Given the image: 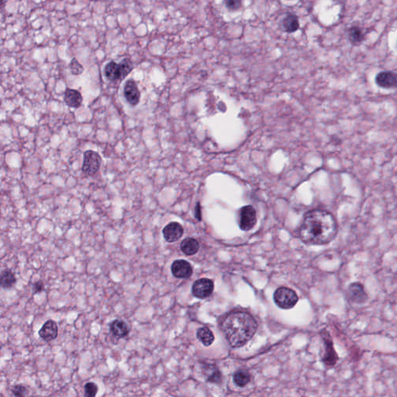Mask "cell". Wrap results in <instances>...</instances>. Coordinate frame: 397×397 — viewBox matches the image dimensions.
Returning <instances> with one entry per match:
<instances>
[{
  "instance_id": "obj_13",
  "label": "cell",
  "mask_w": 397,
  "mask_h": 397,
  "mask_svg": "<svg viewBox=\"0 0 397 397\" xmlns=\"http://www.w3.org/2000/svg\"><path fill=\"white\" fill-rule=\"evenodd\" d=\"M376 84L384 89H397V73L390 71H384L377 74Z\"/></svg>"
},
{
  "instance_id": "obj_15",
  "label": "cell",
  "mask_w": 397,
  "mask_h": 397,
  "mask_svg": "<svg viewBox=\"0 0 397 397\" xmlns=\"http://www.w3.org/2000/svg\"><path fill=\"white\" fill-rule=\"evenodd\" d=\"M64 100L68 107L71 108L77 109L79 108L83 104V98L80 92L78 90L67 89L65 92Z\"/></svg>"
},
{
  "instance_id": "obj_8",
  "label": "cell",
  "mask_w": 397,
  "mask_h": 397,
  "mask_svg": "<svg viewBox=\"0 0 397 397\" xmlns=\"http://www.w3.org/2000/svg\"><path fill=\"white\" fill-rule=\"evenodd\" d=\"M214 289V282L207 278H200L193 283L192 292L193 296L199 299H205L213 293Z\"/></svg>"
},
{
  "instance_id": "obj_16",
  "label": "cell",
  "mask_w": 397,
  "mask_h": 397,
  "mask_svg": "<svg viewBox=\"0 0 397 397\" xmlns=\"http://www.w3.org/2000/svg\"><path fill=\"white\" fill-rule=\"evenodd\" d=\"M110 331L116 338H123L129 334V325L122 320H115L110 324Z\"/></svg>"
},
{
  "instance_id": "obj_9",
  "label": "cell",
  "mask_w": 397,
  "mask_h": 397,
  "mask_svg": "<svg viewBox=\"0 0 397 397\" xmlns=\"http://www.w3.org/2000/svg\"><path fill=\"white\" fill-rule=\"evenodd\" d=\"M348 298L355 304H363L367 302L369 296L365 289L364 285L361 282H352L348 288Z\"/></svg>"
},
{
  "instance_id": "obj_30",
  "label": "cell",
  "mask_w": 397,
  "mask_h": 397,
  "mask_svg": "<svg viewBox=\"0 0 397 397\" xmlns=\"http://www.w3.org/2000/svg\"><path fill=\"white\" fill-rule=\"evenodd\" d=\"M90 1H98V0H90Z\"/></svg>"
},
{
  "instance_id": "obj_19",
  "label": "cell",
  "mask_w": 397,
  "mask_h": 397,
  "mask_svg": "<svg viewBox=\"0 0 397 397\" xmlns=\"http://www.w3.org/2000/svg\"><path fill=\"white\" fill-rule=\"evenodd\" d=\"M196 336L205 346H210L214 343V334L212 332L211 330L209 329L208 327H203L199 328L196 333Z\"/></svg>"
},
{
  "instance_id": "obj_25",
  "label": "cell",
  "mask_w": 397,
  "mask_h": 397,
  "mask_svg": "<svg viewBox=\"0 0 397 397\" xmlns=\"http://www.w3.org/2000/svg\"><path fill=\"white\" fill-rule=\"evenodd\" d=\"M98 387L94 383H88L85 385V396L88 397H93L97 396L98 393Z\"/></svg>"
},
{
  "instance_id": "obj_26",
  "label": "cell",
  "mask_w": 397,
  "mask_h": 397,
  "mask_svg": "<svg viewBox=\"0 0 397 397\" xmlns=\"http://www.w3.org/2000/svg\"><path fill=\"white\" fill-rule=\"evenodd\" d=\"M224 4L229 10H239L242 6V0H224Z\"/></svg>"
},
{
  "instance_id": "obj_20",
  "label": "cell",
  "mask_w": 397,
  "mask_h": 397,
  "mask_svg": "<svg viewBox=\"0 0 397 397\" xmlns=\"http://www.w3.org/2000/svg\"><path fill=\"white\" fill-rule=\"evenodd\" d=\"M1 285L4 289H10L16 282L14 273L10 269H3L1 272Z\"/></svg>"
},
{
  "instance_id": "obj_4",
  "label": "cell",
  "mask_w": 397,
  "mask_h": 397,
  "mask_svg": "<svg viewBox=\"0 0 397 397\" xmlns=\"http://www.w3.org/2000/svg\"><path fill=\"white\" fill-rule=\"evenodd\" d=\"M273 297L275 304L284 310L292 309L299 300L296 292L287 287H279L275 290Z\"/></svg>"
},
{
  "instance_id": "obj_1",
  "label": "cell",
  "mask_w": 397,
  "mask_h": 397,
  "mask_svg": "<svg viewBox=\"0 0 397 397\" xmlns=\"http://www.w3.org/2000/svg\"><path fill=\"white\" fill-rule=\"evenodd\" d=\"M336 219L331 213L315 209L306 213L299 228L301 241L308 245H324L332 242L338 234Z\"/></svg>"
},
{
  "instance_id": "obj_29",
  "label": "cell",
  "mask_w": 397,
  "mask_h": 397,
  "mask_svg": "<svg viewBox=\"0 0 397 397\" xmlns=\"http://www.w3.org/2000/svg\"><path fill=\"white\" fill-rule=\"evenodd\" d=\"M196 217L199 221L201 220V209H200V203H198L197 207H196Z\"/></svg>"
},
{
  "instance_id": "obj_6",
  "label": "cell",
  "mask_w": 397,
  "mask_h": 397,
  "mask_svg": "<svg viewBox=\"0 0 397 397\" xmlns=\"http://www.w3.org/2000/svg\"><path fill=\"white\" fill-rule=\"evenodd\" d=\"M102 164L101 156L94 150L85 151L83 159V172L87 176L96 175L100 169Z\"/></svg>"
},
{
  "instance_id": "obj_14",
  "label": "cell",
  "mask_w": 397,
  "mask_h": 397,
  "mask_svg": "<svg viewBox=\"0 0 397 397\" xmlns=\"http://www.w3.org/2000/svg\"><path fill=\"white\" fill-rule=\"evenodd\" d=\"M38 334L40 338L47 342L56 339L58 334V324L54 320H47L41 327Z\"/></svg>"
},
{
  "instance_id": "obj_7",
  "label": "cell",
  "mask_w": 397,
  "mask_h": 397,
  "mask_svg": "<svg viewBox=\"0 0 397 397\" xmlns=\"http://www.w3.org/2000/svg\"><path fill=\"white\" fill-rule=\"evenodd\" d=\"M257 223V214L252 206L242 207L239 214V227L244 231H249L253 229Z\"/></svg>"
},
{
  "instance_id": "obj_3",
  "label": "cell",
  "mask_w": 397,
  "mask_h": 397,
  "mask_svg": "<svg viewBox=\"0 0 397 397\" xmlns=\"http://www.w3.org/2000/svg\"><path fill=\"white\" fill-rule=\"evenodd\" d=\"M133 69V62L130 58H125L119 64L112 61L106 65L105 76L111 82L121 81L129 75Z\"/></svg>"
},
{
  "instance_id": "obj_5",
  "label": "cell",
  "mask_w": 397,
  "mask_h": 397,
  "mask_svg": "<svg viewBox=\"0 0 397 397\" xmlns=\"http://www.w3.org/2000/svg\"><path fill=\"white\" fill-rule=\"evenodd\" d=\"M322 338L324 340V352L322 357L323 362L326 367H334L337 364L339 358H338L336 351L334 349L332 338H331V334L327 331H323Z\"/></svg>"
},
{
  "instance_id": "obj_12",
  "label": "cell",
  "mask_w": 397,
  "mask_h": 397,
  "mask_svg": "<svg viewBox=\"0 0 397 397\" xmlns=\"http://www.w3.org/2000/svg\"><path fill=\"white\" fill-rule=\"evenodd\" d=\"M171 270L172 275L178 278H187L193 275V267L190 263L182 259L174 262Z\"/></svg>"
},
{
  "instance_id": "obj_24",
  "label": "cell",
  "mask_w": 397,
  "mask_h": 397,
  "mask_svg": "<svg viewBox=\"0 0 397 397\" xmlns=\"http://www.w3.org/2000/svg\"><path fill=\"white\" fill-rule=\"evenodd\" d=\"M69 69L72 75H79L84 72V68L76 58H73L69 64Z\"/></svg>"
},
{
  "instance_id": "obj_22",
  "label": "cell",
  "mask_w": 397,
  "mask_h": 397,
  "mask_svg": "<svg viewBox=\"0 0 397 397\" xmlns=\"http://www.w3.org/2000/svg\"><path fill=\"white\" fill-rule=\"evenodd\" d=\"M250 381V373L245 369H239L234 374V382L238 387H245Z\"/></svg>"
},
{
  "instance_id": "obj_10",
  "label": "cell",
  "mask_w": 397,
  "mask_h": 397,
  "mask_svg": "<svg viewBox=\"0 0 397 397\" xmlns=\"http://www.w3.org/2000/svg\"><path fill=\"white\" fill-rule=\"evenodd\" d=\"M125 99L131 105H137L140 100V92L136 82L133 79H128L124 88Z\"/></svg>"
},
{
  "instance_id": "obj_28",
  "label": "cell",
  "mask_w": 397,
  "mask_h": 397,
  "mask_svg": "<svg viewBox=\"0 0 397 397\" xmlns=\"http://www.w3.org/2000/svg\"><path fill=\"white\" fill-rule=\"evenodd\" d=\"M32 289H33V293H39V292H41L44 289V283H43L42 281L39 280V281H37V282L33 284Z\"/></svg>"
},
{
  "instance_id": "obj_17",
  "label": "cell",
  "mask_w": 397,
  "mask_h": 397,
  "mask_svg": "<svg viewBox=\"0 0 397 397\" xmlns=\"http://www.w3.org/2000/svg\"><path fill=\"white\" fill-rule=\"evenodd\" d=\"M181 251L188 256H193L200 249L199 242L193 238H187L182 241L180 245Z\"/></svg>"
},
{
  "instance_id": "obj_2",
  "label": "cell",
  "mask_w": 397,
  "mask_h": 397,
  "mask_svg": "<svg viewBox=\"0 0 397 397\" xmlns=\"http://www.w3.org/2000/svg\"><path fill=\"white\" fill-rule=\"evenodd\" d=\"M221 328L229 345L232 348H241L254 337L258 324L250 313L234 311L226 316Z\"/></svg>"
},
{
  "instance_id": "obj_21",
  "label": "cell",
  "mask_w": 397,
  "mask_h": 397,
  "mask_svg": "<svg viewBox=\"0 0 397 397\" xmlns=\"http://www.w3.org/2000/svg\"><path fill=\"white\" fill-rule=\"evenodd\" d=\"M282 25L285 31L293 33L299 28V19L296 15L288 14L282 20Z\"/></svg>"
},
{
  "instance_id": "obj_23",
  "label": "cell",
  "mask_w": 397,
  "mask_h": 397,
  "mask_svg": "<svg viewBox=\"0 0 397 397\" xmlns=\"http://www.w3.org/2000/svg\"><path fill=\"white\" fill-rule=\"evenodd\" d=\"M208 367H207V370L205 374L207 375V380L212 383H218L221 379V374L219 372L218 369L215 367V366H210L208 365Z\"/></svg>"
},
{
  "instance_id": "obj_11",
  "label": "cell",
  "mask_w": 397,
  "mask_h": 397,
  "mask_svg": "<svg viewBox=\"0 0 397 397\" xmlns=\"http://www.w3.org/2000/svg\"><path fill=\"white\" fill-rule=\"evenodd\" d=\"M163 236L165 241L169 243L179 241L183 235L184 229L178 222H171L165 226L162 231Z\"/></svg>"
},
{
  "instance_id": "obj_18",
  "label": "cell",
  "mask_w": 397,
  "mask_h": 397,
  "mask_svg": "<svg viewBox=\"0 0 397 397\" xmlns=\"http://www.w3.org/2000/svg\"><path fill=\"white\" fill-rule=\"evenodd\" d=\"M348 37L349 42L352 45L357 46L363 42V40H365V33L359 26H352L348 29Z\"/></svg>"
},
{
  "instance_id": "obj_27",
  "label": "cell",
  "mask_w": 397,
  "mask_h": 397,
  "mask_svg": "<svg viewBox=\"0 0 397 397\" xmlns=\"http://www.w3.org/2000/svg\"><path fill=\"white\" fill-rule=\"evenodd\" d=\"M12 393L15 397H26L29 394V390L24 386L16 385L12 387Z\"/></svg>"
}]
</instances>
